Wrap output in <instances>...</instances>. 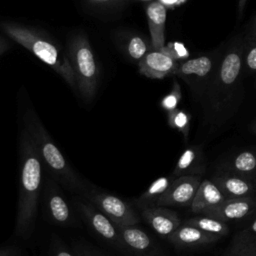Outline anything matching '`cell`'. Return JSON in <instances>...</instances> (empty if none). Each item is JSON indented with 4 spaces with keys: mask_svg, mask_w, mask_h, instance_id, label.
<instances>
[{
    "mask_svg": "<svg viewBox=\"0 0 256 256\" xmlns=\"http://www.w3.org/2000/svg\"><path fill=\"white\" fill-rule=\"evenodd\" d=\"M19 199L16 233L27 239L31 236L38 212L43 178V163L27 131L23 128L19 141Z\"/></svg>",
    "mask_w": 256,
    "mask_h": 256,
    "instance_id": "obj_1",
    "label": "cell"
},
{
    "mask_svg": "<svg viewBox=\"0 0 256 256\" xmlns=\"http://www.w3.org/2000/svg\"><path fill=\"white\" fill-rule=\"evenodd\" d=\"M246 36H235L223 49L204 99L210 110L224 113L233 105L240 90L243 74V53Z\"/></svg>",
    "mask_w": 256,
    "mask_h": 256,
    "instance_id": "obj_2",
    "label": "cell"
},
{
    "mask_svg": "<svg viewBox=\"0 0 256 256\" xmlns=\"http://www.w3.org/2000/svg\"><path fill=\"white\" fill-rule=\"evenodd\" d=\"M24 129L30 136L43 166H45L49 174L71 192L84 194L88 188L65 159L34 112H28L24 116Z\"/></svg>",
    "mask_w": 256,
    "mask_h": 256,
    "instance_id": "obj_3",
    "label": "cell"
},
{
    "mask_svg": "<svg viewBox=\"0 0 256 256\" xmlns=\"http://www.w3.org/2000/svg\"><path fill=\"white\" fill-rule=\"evenodd\" d=\"M3 29L12 40L25 47L42 62L53 68L72 88H77L71 61L60 48L28 28L14 24H5Z\"/></svg>",
    "mask_w": 256,
    "mask_h": 256,
    "instance_id": "obj_4",
    "label": "cell"
},
{
    "mask_svg": "<svg viewBox=\"0 0 256 256\" xmlns=\"http://www.w3.org/2000/svg\"><path fill=\"white\" fill-rule=\"evenodd\" d=\"M223 49L220 48L213 53L200 55L178 64L174 74L190 87L195 96L204 98Z\"/></svg>",
    "mask_w": 256,
    "mask_h": 256,
    "instance_id": "obj_5",
    "label": "cell"
},
{
    "mask_svg": "<svg viewBox=\"0 0 256 256\" xmlns=\"http://www.w3.org/2000/svg\"><path fill=\"white\" fill-rule=\"evenodd\" d=\"M72 61L77 89L82 98L89 102L97 91L98 87V69L93 51L84 38L74 41L71 48Z\"/></svg>",
    "mask_w": 256,
    "mask_h": 256,
    "instance_id": "obj_6",
    "label": "cell"
},
{
    "mask_svg": "<svg viewBox=\"0 0 256 256\" xmlns=\"http://www.w3.org/2000/svg\"><path fill=\"white\" fill-rule=\"evenodd\" d=\"M83 196L117 226L137 225L140 222V218L133 207L115 195L98 189H88Z\"/></svg>",
    "mask_w": 256,
    "mask_h": 256,
    "instance_id": "obj_7",
    "label": "cell"
},
{
    "mask_svg": "<svg viewBox=\"0 0 256 256\" xmlns=\"http://www.w3.org/2000/svg\"><path fill=\"white\" fill-rule=\"evenodd\" d=\"M76 206L80 214L100 238L117 248H122L118 226L110 218L87 199L77 200Z\"/></svg>",
    "mask_w": 256,
    "mask_h": 256,
    "instance_id": "obj_8",
    "label": "cell"
},
{
    "mask_svg": "<svg viewBox=\"0 0 256 256\" xmlns=\"http://www.w3.org/2000/svg\"><path fill=\"white\" fill-rule=\"evenodd\" d=\"M44 205L52 222L57 225L67 226L73 222L71 208L65 199L59 183L50 175L44 186Z\"/></svg>",
    "mask_w": 256,
    "mask_h": 256,
    "instance_id": "obj_9",
    "label": "cell"
},
{
    "mask_svg": "<svg viewBox=\"0 0 256 256\" xmlns=\"http://www.w3.org/2000/svg\"><path fill=\"white\" fill-rule=\"evenodd\" d=\"M201 182L200 175H185L174 178L169 189L157 201L156 206L191 205Z\"/></svg>",
    "mask_w": 256,
    "mask_h": 256,
    "instance_id": "obj_10",
    "label": "cell"
},
{
    "mask_svg": "<svg viewBox=\"0 0 256 256\" xmlns=\"http://www.w3.org/2000/svg\"><path fill=\"white\" fill-rule=\"evenodd\" d=\"M176 59L164 49L152 50L139 61L140 73L151 79H163L175 73Z\"/></svg>",
    "mask_w": 256,
    "mask_h": 256,
    "instance_id": "obj_11",
    "label": "cell"
},
{
    "mask_svg": "<svg viewBox=\"0 0 256 256\" xmlns=\"http://www.w3.org/2000/svg\"><path fill=\"white\" fill-rule=\"evenodd\" d=\"M142 217L161 237H169L181 225L178 215L165 206H149L142 208Z\"/></svg>",
    "mask_w": 256,
    "mask_h": 256,
    "instance_id": "obj_12",
    "label": "cell"
},
{
    "mask_svg": "<svg viewBox=\"0 0 256 256\" xmlns=\"http://www.w3.org/2000/svg\"><path fill=\"white\" fill-rule=\"evenodd\" d=\"M256 207V201L251 198H226L219 206L204 213L221 221L241 220L250 215Z\"/></svg>",
    "mask_w": 256,
    "mask_h": 256,
    "instance_id": "obj_13",
    "label": "cell"
},
{
    "mask_svg": "<svg viewBox=\"0 0 256 256\" xmlns=\"http://www.w3.org/2000/svg\"><path fill=\"white\" fill-rule=\"evenodd\" d=\"M225 199L226 196L213 180H202L190 205L191 210L194 213L204 214L219 206Z\"/></svg>",
    "mask_w": 256,
    "mask_h": 256,
    "instance_id": "obj_14",
    "label": "cell"
},
{
    "mask_svg": "<svg viewBox=\"0 0 256 256\" xmlns=\"http://www.w3.org/2000/svg\"><path fill=\"white\" fill-rule=\"evenodd\" d=\"M152 46L156 50H162L165 46V23L167 9L162 2L156 1L149 4L146 9Z\"/></svg>",
    "mask_w": 256,
    "mask_h": 256,
    "instance_id": "obj_15",
    "label": "cell"
},
{
    "mask_svg": "<svg viewBox=\"0 0 256 256\" xmlns=\"http://www.w3.org/2000/svg\"><path fill=\"white\" fill-rule=\"evenodd\" d=\"M217 236L211 235L201 229L184 223L169 237V241L178 247H196L217 241Z\"/></svg>",
    "mask_w": 256,
    "mask_h": 256,
    "instance_id": "obj_16",
    "label": "cell"
},
{
    "mask_svg": "<svg viewBox=\"0 0 256 256\" xmlns=\"http://www.w3.org/2000/svg\"><path fill=\"white\" fill-rule=\"evenodd\" d=\"M122 248L135 254L141 255L147 253L153 245L150 236L136 225L118 226Z\"/></svg>",
    "mask_w": 256,
    "mask_h": 256,
    "instance_id": "obj_17",
    "label": "cell"
},
{
    "mask_svg": "<svg viewBox=\"0 0 256 256\" xmlns=\"http://www.w3.org/2000/svg\"><path fill=\"white\" fill-rule=\"evenodd\" d=\"M213 181L224 193L226 198H247L254 192V186L245 177L237 174H221Z\"/></svg>",
    "mask_w": 256,
    "mask_h": 256,
    "instance_id": "obj_18",
    "label": "cell"
},
{
    "mask_svg": "<svg viewBox=\"0 0 256 256\" xmlns=\"http://www.w3.org/2000/svg\"><path fill=\"white\" fill-rule=\"evenodd\" d=\"M203 170L204 163L201 149L188 147L179 157L171 176L177 178L185 175H200Z\"/></svg>",
    "mask_w": 256,
    "mask_h": 256,
    "instance_id": "obj_19",
    "label": "cell"
},
{
    "mask_svg": "<svg viewBox=\"0 0 256 256\" xmlns=\"http://www.w3.org/2000/svg\"><path fill=\"white\" fill-rule=\"evenodd\" d=\"M174 177H160L156 179L148 189L136 200V204L142 208L156 206L157 201L166 193L172 184Z\"/></svg>",
    "mask_w": 256,
    "mask_h": 256,
    "instance_id": "obj_20",
    "label": "cell"
},
{
    "mask_svg": "<svg viewBox=\"0 0 256 256\" xmlns=\"http://www.w3.org/2000/svg\"><path fill=\"white\" fill-rule=\"evenodd\" d=\"M185 223L193 225L206 233L217 236L218 238L227 235L229 232V227L226 224V222L208 215L191 218L187 220Z\"/></svg>",
    "mask_w": 256,
    "mask_h": 256,
    "instance_id": "obj_21",
    "label": "cell"
},
{
    "mask_svg": "<svg viewBox=\"0 0 256 256\" xmlns=\"http://www.w3.org/2000/svg\"><path fill=\"white\" fill-rule=\"evenodd\" d=\"M235 174L247 178L256 173V154L252 151H243L236 155L231 163Z\"/></svg>",
    "mask_w": 256,
    "mask_h": 256,
    "instance_id": "obj_22",
    "label": "cell"
},
{
    "mask_svg": "<svg viewBox=\"0 0 256 256\" xmlns=\"http://www.w3.org/2000/svg\"><path fill=\"white\" fill-rule=\"evenodd\" d=\"M243 73L256 74V34L246 36L243 53Z\"/></svg>",
    "mask_w": 256,
    "mask_h": 256,
    "instance_id": "obj_23",
    "label": "cell"
},
{
    "mask_svg": "<svg viewBox=\"0 0 256 256\" xmlns=\"http://www.w3.org/2000/svg\"><path fill=\"white\" fill-rule=\"evenodd\" d=\"M190 116L184 110L176 109L168 113V124L171 128L182 133L184 140L187 142L190 132Z\"/></svg>",
    "mask_w": 256,
    "mask_h": 256,
    "instance_id": "obj_24",
    "label": "cell"
},
{
    "mask_svg": "<svg viewBox=\"0 0 256 256\" xmlns=\"http://www.w3.org/2000/svg\"><path fill=\"white\" fill-rule=\"evenodd\" d=\"M181 97H182L181 88L177 82H174L173 89L171 90V92L168 95H166L163 98V100L161 101L162 108L165 111H167L168 113L176 110L178 107V104L181 100Z\"/></svg>",
    "mask_w": 256,
    "mask_h": 256,
    "instance_id": "obj_25",
    "label": "cell"
},
{
    "mask_svg": "<svg viewBox=\"0 0 256 256\" xmlns=\"http://www.w3.org/2000/svg\"><path fill=\"white\" fill-rule=\"evenodd\" d=\"M128 53L133 59L140 61L148 53L147 44L139 36L132 37L128 44Z\"/></svg>",
    "mask_w": 256,
    "mask_h": 256,
    "instance_id": "obj_26",
    "label": "cell"
},
{
    "mask_svg": "<svg viewBox=\"0 0 256 256\" xmlns=\"http://www.w3.org/2000/svg\"><path fill=\"white\" fill-rule=\"evenodd\" d=\"M51 256H77L73 254L61 241H59L57 238L53 240L51 243V249H50Z\"/></svg>",
    "mask_w": 256,
    "mask_h": 256,
    "instance_id": "obj_27",
    "label": "cell"
},
{
    "mask_svg": "<svg viewBox=\"0 0 256 256\" xmlns=\"http://www.w3.org/2000/svg\"><path fill=\"white\" fill-rule=\"evenodd\" d=\"M231 256H256V245L245 246L234 252V254Z\"/></svg>",
    "mask_w": 256,
    "mask_h": 256,
    "instance_id": "obj_28",
    "label": "cell"
},
{
    "mask_svg": "<svg viewBox=\"0 0 256 256\" xmlns=\"http://www.w3.org/2000/svg\"><path fill=\"white\" fill-rule=\"evenodd\" d=\"M17 249L13 247H5L0 249V256H16Z\"/></svg>",
    "mask_w": 256,
    "mask_h": 256,
    "instance_id": "obj_29",
    "label": "cell"
},
{
    "mask_svg": "<svg viewBox=\"0 0 256 256\" xmlns=\"http://www.w3.org/2000/svg\"><path fill=\"white\" fill-rule=\"evenodd\" d=\"M246 3H247V0H239V1H238V18H239V19L242 18L243 11H244V9H245Z\"/></svg>",
    "mask_w": 256,
    "mask_h": 256,
    "instance_id": "obj_30",
    "label": "cell"
},
{
    "mask_svg": "<svg viewBox=\"0 0 256 256\" xmlns=\"http://www.w3.org/2000/svg\"><path fill=\"white\" fill-rule=\"evenodd\" d=\"M249 231H250L251 233H253L254 235H256V219L251 223V225H250V227H249Z\"/></svg>",
    "mask_w": 256,
    "mask_h": 256,
    "instance_id": "obj_31",
    "label": "cell"
},
{
    "mask_svg": "<svg viewBox=\"0 0 256 256\" xmlns=\"http://www.w3.org/2000/svg\"><path fill=\"white\" fill-rule=\"evenodd\" d=\"M79 256H92V255H91L90 252H88V251L82 249V250L79 252Z\"/></svg>",
    "mask_w": 256,
    "mask_h": 256,
    "instance_id": "obj_32",
    "label": "cell"
},
{
    "mask_svg": "<svg viewBox=\"0 0 256 256\" xmlns=\"http://www.w3.org/2000/svg\"><path fill=\"white\" fill-rule=\"evenodd\" d=\"M252 33L256 34V23H254V26H253V31H252Z\"/></svg>",
    "mask_w": 256,
    "mask_h": 256,
    "instance_id": "obj_33",
    "label": "cell"
},
{
    "mask_svg": "<svg viewBox=\"0 0 256 256\" xmlns=\"http://www.w3.org/2000/svg\"><path fill=\"white\" fill-rule=\"evenodd\" d=\"M94 2H106V1H109V0H92Z\"/></svg>",
    "mask_w": 256,
    "mask_h": 256,
    "instance_id": "obj_34",
    "label": "cell"
},
{
    "mask_svg": "<svg viewBox=\"0 0 256 256\" xmlns=\"http://www.w3.org/2000/svg\"><path fill=\"white\" fill-rule=\"evenodd\" d=\"M165 1H166V2H169V3H170V2H175L176 0H165Z\"/></svg>",
    "mask_w": 256,
    "mask_h": 256,
    "instance_id": "obj_35",
    "label": "cell"
},
{
    "mask_svg": "<svg viewBox=\"0 0 256 256\" xmlns=\"http://www.w3.org/2000/svg\"><path fill=\"white\" fill-rule=\"evenodd\" d=\"M1 49H2V46H1V44H0V51H1Z\"/></svg>",
    "mask_w": 256,
    "mask_h": 256,
    "instance_id": "obj_36",
    "label": "cell"
},
{
    "mask_svg": "<svg viewBox=\"0 0 256 256\" xmlns=\"http://www.w3.org/2000/svg\"><path fill=\"white\" fill-rule=\"evenodd\" d=\"M142 1H147V0H142Z\"/></svg>",
    "mask_w": 256,
    "mask_h": 256,
    "instance_id": "obj_37",
    "label": "cell"
},
{
    "mask_svg": "<svg viewBox=\"0 0 256 256\" xmlns=\"http://www.w3.org/2000/svg\"><path fill=\"white\" fill-rule=\"evenodd\" d=\"M255 23H256V20H255Z\"/></svg>",
    "mask_w": 256,
    "mask_h": 256,
    "instance_id": "obj_38",
    "label": "cell"
}]
</instances>
